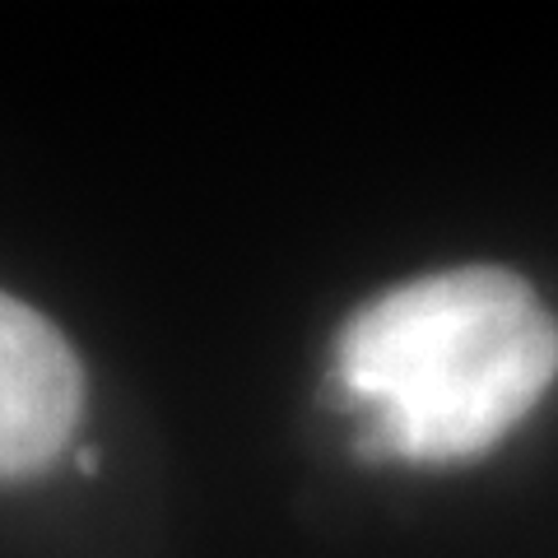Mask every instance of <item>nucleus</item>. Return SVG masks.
Listing matches in <instances>:
<instances>
[{
  "label": "nucleus",
  "mask_w": 558,
  "mask_h": 558,
  "mask_svg": "<svg viewBox=\"0 0 558 558\" xmlns=\"http://www.w3.org/2000/svg\"><path fill=\"white\" fill-rule=\"evenodd\" d=\"M558 377V322L502 266L438 270L344 322L336 387L363 410L368 451L418 465L480 457Z\"/></svg>",
  "instance_id": "f257e3e1"
},
{
  "label": "nucleus",
  "mask_w": 558,
  "mask_h": 558,
  "mask_svg": "<svg viewBox=\"0 0 558 558\" xmlns=\"http://www.w3.org/2000/svg\"><path fill=\"white\" fill-rule=\"evenodd\" d=\"M80 410L84 373L75 349L43 312L0 289V484L57 461Z\"/></svg>",
  "instance_id": "f03ea898"
}]
</instances>
